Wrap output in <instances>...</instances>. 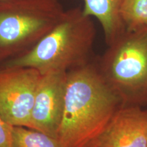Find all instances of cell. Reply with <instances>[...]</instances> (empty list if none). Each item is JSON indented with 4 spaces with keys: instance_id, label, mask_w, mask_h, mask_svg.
<instances>
[{
    "instance_id": "obj_1",
    "label": "cell",
    "mask_w": 147,
    "mask_h": 147,
    "mask_svg": "<svg viewBox=\"0 0 147 147\" xmlns=\"http://www.w3.org/2000/svg\"><path fill=\"white\" fill-rule=\"evenodd\" d=\"M125 105L100 69L88 63L67 71L65 104L56 138L61 147H87Z\"/></svg>"
},
{
    "instance_id": "obj_2",
    "label": "cell",
    "mask_w": 147,
    "mask_h": 147,
    "mask_svg": "<svg viewBox=\"0 0 147 147\" xmlns=\"http://www.w3.org/2000/svg\"><path fill=\"white\" fill-rule=\"evenodd\" d=\"M95 36L91 17L85 15L82 8L69 9L36 45L2 62L1 67H31L41 74L69 71L89 63Z\"/></svg>"
},
{
    "instance_id": "obj_3",
    "label": "cell",
    "mask_w": 147,
    "mask_h": 147,
    "mask_svg": "<svg viewBox=\"0 0 147 147\" xmlns=\"http://www.w3.org/2000/svg\"><path fill=\"white\" fill-rule=\"evenodd\" d=\"M59 0L0 2V63L26 52L57 24L65 12Z\"/></svg>"
},
{
    "instance_id": "obj_4",
    "label": "cell",
    "mask_w": 147,
    "mask_h": 147,
    "mask_svg": "<svg viewBox=\"0 0 147 147\" xmlns=\"http://www.w3.org/2000/svg\"><path fill=\"white\" fill-rule=\"evenodd\" d=\"M101 60L100 72L124 104L147 100V26L127 31L111 45Z\"/></svg>"
},
{
    "instance_id": "obj_5",
    "label": "cell",
    "mask_w": 147,
    "mask_h": 147,
    "mask_svg": "<svg viewBox=\"0 0 147 147\" xmlns=\"http://www.w3.org/2000/svg\"><path fill=\"white\" fill-rule=\"evenodd\" d=\"M40 77V71L31 67H0V116L10 125L32 128Z\"/></svg>"
},
{
    "instance_id": "obj_6",
    "label": "cell",
    "mask_w": 147,
    "mask_h": 147,
    "mask_svg": "<svg viewBox=\"0 0 147 147\" xmlns=\"http://www.w3.org/2000/svg\"><path fill=\"white\" fill-rule=\"evenodd\" d=\"M67 71L41 74L33 106L32 129L56 138L63 113Z\"/></svg>"
},
{
    "instance_id": "obj_7",
    "label": "cell",
    "mask_w": 147,
    "mask_h": 147,
    "mask_svg": "<svg viewBox=\"0 0 147 147\" xmlns=\"http://www.w3.org/2000/svg\"><path fill=\"white\" fill-rule=\"evenodd\" d=\"M89 145L99 147H147V111L122 106Z\"/></svg>"
},
{
    "instance_id": "obj_8",
    "label": "cell",
    "mask_w": 147,
    "mask_h": 147,
    "mask_svg": "<svg viewBox=\"0 0 147 147\" xmlns=\"http://www.w3.org/2000/svg\"><path fill=\"white\" fill-rule=\"evenodd\" d=\"M84 14L96 18L104 31L108 45L125 31L121 16L125 0H82Z\"/></svg>"
},
{
    "instance_id": "obj_9",
    "label": "cell",
    "mask_w": 147,
    "mask_h": 147,
    "mask_svg": "<svg viewBox=\"0 0 147 147\" xmlns=\"http://www.w3.org/2000/svg\"><path fill=\"white\" fill-rule=\"evenodd\" d=\"M12 147H61V146L57 139L42 131L26 127H13Z\"/></svg>"
},
{
    "instance_id": "obj_10",
    "label": "cell",
    "mask_w": 147,
    "mask_h": 147,
    "mask_svg": "<svg viewBox=\"0 0 147 147\" xmlns=\"http://www.w3.org/2000/svg\"><path fill=\"white\" fill-rule=\"evenodd\" d=\"M121 16L127 31L147 26V0H125Z\"/></svg>"
},
{
    "instance_id": "obj_11",
    "label": "cell",
    "mask_w": 147,
    "mask_h": 147,
    "mask_svg": "<svg viewBox=\"0 0 147 147\" xmlns=\"http://www.w3.org/2000/svg\"><path fill=\"white\" fill-rule=\"evenodd\" d=\"M13 126L10 125L0 116V147L12 146Z\"/></svg>"
},
{
    "instance_id": "obj_12",
    "label": "cell",
    "mask_w": 147,
    "mask_h": 147,
    "mask_svg": "<svg viewBox=\"0 0 147 147\" xmlns=\"http://www.w3.org/2000/svg\"><path fill=\"white\" fill-rule=\"evenodd\" d=\"M87 147H99V146H95V145H89V146H87Z\"/></svg>"
},
{
    "instance_id": "obj_13",
    "label": "cell",
    "mask_w": 147,
    "mask_h": 147,
    "mask_svg": "<svg viewBox=\"0 0 147 147\" xmlns=\"http://www.w3.org/2000/svg\"><path fill=\"white\" fill-rule=\"evenodd\" d=\"M5 1V0H0V2H1V1Z\"/></svg>"
}]
</instances>
